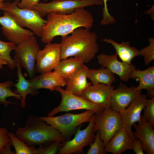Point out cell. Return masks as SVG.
<instances>
[{
	"instance_id": "ffe728a7",
	"label": "cell",
	"mask_w": 154,
	"mask_h": 154,
	"mask_svg": "<svg viewBox=\"0 0 154 154\" xmlns=\"http://www.w3.org/2000/svg\"><path fill=\"white\" fill-rule=\"evenodd\" d=\"M129 78L139 81V84L135 87L136 90H146L149 98H154V65L149 66L144 70L134 69L131 72Z\"/></svg>"
},
{
	"instance_id": "e575fe53",
	"label": "cell",
	"mask_w": 154,
	"mask_h": 154,
	"mask_svg": "<svg viewBox=\"0 0 154 154\" xmlns=\"http://www.w3.org/2000/svg\"><path fill=\"white\" fill-rule=\"evenodd\" d=\"M39 0H21L18 4L20 8L32 9L38 3Z\"/></svg>"
},
{
	"instance_id": "b9f144b4",
	"label": "cell",
	"mask_w": 154,
	"mask_h": 154,
	"mask_svg": "<svg viewBox=\"0 0 154 154\" xmlns=\"http://www.w3.org/2000/svg\"><path fill=\"white\" fill-rule=\"evenodd\" d=\"M1 104V103L0 102V105Z\"/></svg>"
},
{
	"instance_id": "5b68a950",
	"label": "cell",
	"mask_w": 154,
	"mask_h": 154,
	"mask_svg": "<svg viewBox=\"0 0 154 154\" xmlns=\"http://www.w3.org/2000/svg\"><path fill=\"white\" fill-rule=\"evenodd\" d=\"M20 0L13 2L4 3L1 10L10 14L17 23L22 28L30 29L34 35L40 37L43 26L46 22L41 17L38 12L33 9L21 8L18 4Z\"/></svg>"
},
{
	"instance_id": "d6986e66",
	"label": "cell",
	"mask_w": 154,
	"mask_h": 154,
	"mask_svg": "<svg viewBox=\"0 0 154 154\" xmlns=\"http://www.w3.org/2000/svg\"><path fill=\"white\" fill-rule=\"evenodd\" d=\"M29 80L33 87L37 90L45 89L52 92L55 90L57 87L66 85L65 80L54 71L40 74Z\"/></svg>"
},
{
	"instance_id": "52a82bcc",
	"label": "cell",
	"mask_w": 154,
	"mask_h": 154,
	"mask_svg": "<svg viewBox=\"0 0 154 154\" xmlns=\"http://www.w3.org/2000/svg\"><path fill=\"white\" fill-rule=\"evenodd\" d=\"M103 4L102 0H53L46 3L39 2L32 9L37 10L43 18L50 13L69 14L78 8Z\"/></svg>"
},
{
	"instance_id": "f35d334b",
	"label": "cell",
	"mask_w": 154,
	"mask_h": 154,
	"mask_svg": "<svg viewBox=\"0 0 154 154\" xmlns=\"http://www.w3.org/2000/svg\"><path fill=\"white\" fill-rule=\"evenodd\" d=\"M3 6H4L3 2H2L0 3V10H1V9L3 7Z\"/></svg>"
},
{
	"instance_id": "3957f363",
	"label": "cell",
	"mask_w": 154,
	"mask_h": 154,
	"mask_svg": "<svg viewBox=\"0 0 154 154\" xmlns=\"http://www.w3.org/2000/svg\"><path fill=\"white\" fill-rule=\"evenodd\" d=\"M16 135L32 147L45 146L57 141H65L55 128L32 114L29 115L24 127H18Z\"/></svg>"
},
{
	"instance_id": "ac0fdd59",
	"label": "cell",
	"mask_w": 154,
	"mask_h": 154,
	"mask_svg": "<svg viewBox=\"0 0 154 154\" xmlns=\"http://www.w3.org/2000/svg\"><path fill=\"white\" fill-rule=\"evenodd\" d=\"M123 127L111 138L106 147L108 152L113 154H120L129 149H132L134 139Z\"/></svg>"
},
{
	"instance_id": "836d02e7",
	"label": "cell",
	"mask_w": 154,
	"mask_h": 154,
	"mask_svg": "<svg viewBox=\"0 0 154 154\" xmlns=\"http://www.w3.org/2000/svg\"><path fill=\"white\" fill-rule=\"evenodd\" d=\"M8 133L6 128H0V154L5 146L10 142Z\"/></svg>"
},
{
	"instance_id": "e0dca14e",
	"label": "cell",
	"mask_w": 154,
	"mask_h": 154,
	"mask_svg": "<svg viewBox=\"0 0 154 154\" xmlns=\"http://www.w3.org/2000/svg\"><path fill=\"white\" fill-rule=\"evenodd\" d=\"M135 130L132 131L134 139L140 140L143 151L147 154H154V130L153 127L141 115L138 123L132 125Z\"/></svg>"
},
{
	"instance_id": "d590c367",
	"label": "cell",
	"mask_w": 154,
	"mask_h": 154,
	"mask_svg": "<svg viewBox=\"0 0 154 154\" xmlns=\"http://www.w3.org/2000/svg\"><path fill=\"white\" fill-rule=\"evenodd\" d=\"M132 149L136 154H144L141 142L139 139H134Z\"/></svg>"
},
{
	"instance_id": "60d3db41",
	"label": "cell",
	"mask_w": 154,
	"mask_h": 154,
	"mask_svg": "<svg viewBox=\"0 0 154 154\" xmlns=\"http://www.w3.org/2000/svg\"><path fill=\"white\" fill-rule=\"evenodd\" d=\"M48 0H44V2H47Z\"/></svg>"
},
{
	"instance_id": "9c48e42d",
	"label": "cell",
	"mask_w": 154,
	"mask_h": 154,
	"mask_svg": "<svg viewBox=\"0 0 154 154\" xmlns=\"http://www.w3.org/2000/svg\"><path fill=\"white\" fill-rule=\"evenodd\" d=\"M40 49L35 37L30 36L16 45L14 58L19 62L22 68L26 70L31 79L35 76V67L38 51Z\"/></svg>"
},
{
	"instance_id": "9a60e30c",
	"label": "cell",
	"mask_w": 154,
	"mask_h": 154,
	"mask_svg": "<svg viewBox=\"0 0 154 154\" xmlns=\"http://www.w3.org/2000/svg\"><path fill=\"white\" fill-rule=\"evenodd\" d=\"M147 96L145 94H140L127 108L120 113L123 127L133 138L132 127L141 118V112L147 99Z\"/></svg>"
},
{
	"instance_id": "1f68e13d",
	"label": "cell",
	"mask_w": 154,
	"mask_h": 154,
	"mask_svg": "<svg viewBox=\"0 0 154 154\" xmlns=\"http://www.w3.org/2000/svg\"><path fill=\"white\" fill-rule=\"evenodd\" d=\"M143 110V114L142 117L154 127V98L147 100Z\"/></svg>"
},
{
	"instance_id": "5bb4252c",
	"label": "cell",
	"mask_w": 154,
	"mask_h": 154,
	"mask_svg": "<svg viewBox=\"0 0 154 154\" xmlns=\"http://www.w3.org/2000/svg\"><path fill=\"white\" fill-rule=\"evenodd\" d=\"M136 86H128L121 84L116 89L113 90L111 96L110 107L113 110L120 113L126 108L141 93L137 91Z\"/></svg>"
},
{
	"instance_id": "8d00e7d4",
	"label": "cell",
	"mask_w": 154,
	"mask_h": 154,
	"mask_svg": "<svg viewBox=\"0 0 154 154\" xmlns=\"http://www.w3.org/2000/svg\"><path fill=\"white\" fill-rule=\"evenodd\" d=\"M11 145L9 142L5 147L1 154H13L15 153L12 151L11 149Z\"/></svg>"
},
{
	"instance_id": "44dd1931",
	"label": "cell",
	"mask_w": 154,
	"mask_h": 154,
	"mask_svg": "<svg viewBox=\"0 0 154 154\" xmlns=\"http://www.w3.org/2000/svg\"><path fill=\"white\" fill-rule=\"evenodd\" d=\"M88 68L84 64L74 75L65 80L66 86L65 90L77 96H81L82 93L92 85L87 80Z\"/></svg>"
},
{
	"instance_id": "8fae6325",
	"label": "cell",
	"mask_w": 154,
	"mask_h": 154,
	"mask_svg": "<svg viewBox=\"0 0 154 154\" xmlns=\"http://www.w3.org/2000/svg\"><path fill=\"white\" fill-rule=\"evenodd\" d=\"M60 43H46L44 48L39 50L35 67V73H43L52 71L61 60Z\"/></svg>"
},
{
	"instance_id": "8992f818",
	"label": "cell",
	"mask_w": 154,
	"mask_h": 154,
	"mask_svg": "<svg viewBox=\"0 0 154 154\" xmlns=\"http://www.w3.org/2000/svg\"><path fill=\"white\" fill-rule=\"evenodd\" d=\"M123 127L120 113L110 107L95 114L94 131L99 132L105 147L114 135Z\"/></svg>"
},
{
	"instance_id": "cb8c5ba5",
	"label": "cell",
	"mask_w": 154,
	"mask_h": 154,
	"mask_svg": "<svg viewBox=\"0 0 154 154\" xmlns=\"http://www.w3.org/2000/svg\"><path fill=\"white\" fill-rule=\"evenodd\" d=\"M83 60L78 58L71 57L61 60L54 70L64 80L76 74L84 64Z\"/></svg>"
},
{
	"instance_id": "83f0119b",
	"label": "cell",
	"mask_w": 154,
	"mask_h": 154,
	"mask_svg": "<svg viewBox=\"0 0 154 154\" xmlns=\"http://www.w3.org/2000/svg\"><path fill=\"white\" fill-rule=\"evenodd\" d=\"M16 45L11 42H6L0 40V55L6 60L9 68L13 69L16 67L17 63L10 56V53L15 50Z\"/></svg>"
},
{
	"instance_id": "484cf974",
	"label": "cell",
	"mask_w": 154,
	"mask_h": 154,
	"mask_svg": "<svg viewBox=\"0 0 154 154\" xmlns=\"http://www.w3.org/2000/svg\"><path fill=\"white\" fill-rule=\"evenodd\" d=\"M13 84V82L10 80L0 83V102L6 107L9 104H13L7 100V98L12 97L18 100L21 99L20 95L12 90L11 87Z\"/></svg>"
},
{
	"instance_id": "d4e9b609",
	"label": "cell",
	"mask_w": 154,
	"mask_h": 154,
	"mask_svg": "<svg viewBox=\"0 0 154 154\" xmlns=\"http://www.w3.org/2000/svg\"><path fill=\"white\" fill-rule=\"evenodd\" d=\"M87 78L92 82L93 85L103 84L111 85L116 81L114 74L107 68L102 66L98 69L88 68Z\"/></svg>"
},
{
	"instance_id": "2e32d148",
	"label": "cell",
	"mask_w": 154,
	"mask_h": 154,
	"mask_svg": "<svg viewBox=\"0 0 154 154\" xmlns=\"http://www.w3.org/2000/svg\"><path fill=\"white\" fill-rule=\"evenodd\" d=\"M114 87L103 84L91 85L82 94L86 100L105 108H109L112 92Z\"/></svg>"
},
{
	"instance_id": "ab89813d",
	"label": "cell",
	"mask_w": 154,
	"mask_h": 154,
	"mask_svg": "<svg viewBox=\"0 0 154 154\" xmlns=\"http://www.w3.org/2000/svg\"><path fill=\"white\" fill-rule=\"evenodd\" d=\"M11 0H0V3L3 2V1H11Z\"/></svg>"
},
{
	"instance_id": "603a6c76",
	"label": "cell",
	"mask_w": 154,
	"mask_h": 154,
	"mask_svg": "<svg viewBox=\"0 0 154 154\" xmlns=\"http://www.w3.org/2000/svg\"><path fill=\"white\" fill-rule=\"evenodd\" d=\"M101 40L112 44L121 61L127 64H131L132 60L139 56V50L135 47L130 46V43L128 41L118 43L111 39L106 38Z\"/></svg>"
},
{
	"instance_id": "74e56055",
	"label": "cell",
	"mask_w": 154,
	"mask_h": 154,
	"mask_svg": "<svg viewBox=\"0 0 154 154\" xmlns=\"http://www.w3.org/2000/svg\"><path fill=\"white\" fill-rule=\"evenodd\" d=\"M7 63L6 60L0 55V68H3V66L5 65H7Z\"/></svg>"
},
{
	"instance_id": "f1b7e54d",
	"label": "cell",
	"mask_w": 154,
	"mask_h": 154,
	"mask_svg": "<svg viewBox=\"0 0 154 154\" xmlns=\"http://www.w3.org/2000/svg\"><path fill=\"white\" fill-rule=\"evenodd\" d=\"M90 145L87 154H105L108 153L98 131L96 132L94 141Z\"/></svg>"
},
{
	"instance_id": "f546056e",
	"label": "cell",
	"mask_w": 154,
	"mask_h": 154,
	"mask_svg": "<svg viewBox=\"0 0 154 154\" xmlns=\"http://www.w3.org/2000/svg\"><path fill=\"white\" fill-rule=\"evenodd\" d=\"M61 141H57L47 145L34 147L35 154H55L58 153L62 146Z\"/></svg>"
},
{
	"instance_id": "d6a6232c",
	"label": "cell",
	"mask_w": 154,
	"mask_h": 154,
	"mask_svg": "<svg viewBox=\"0 0 154 154\" xmlns=\"http://www.w3.org/2000/svg\"><path fill=\"white\" fill-rule=\"evenodd\" d=\"M109 0H102L104 7L102 10L103 18L100 22L103 25H107L114 23L115 21L114 17L109 13L107 5V2Z\"/></svg>"
},
{
	"instance_id": "7a4b0ae2",
	"label": "cell",
	"mask_w": 154,
	"mask_h": 154,
	"mask_svg": "<svg viewBox=\"0 0 154 154\" xmlns=\"http://www.w3.org/2000/svg\"><path fill=\"white\" fill-rule=\"evenodd\" d=\"M90 29L80 27L70 35L61 37V60L72 56L88 63L94 58L99 50L98 37Z\"/></svg>"
},
{
	"instance_id": "4316f807",
	"label": "cell",
	"mask_w": 154,
	"mask_h": 154,
	"mask_svg": "<svg viewBox=\"0 0 154 154\" xmlns=\"http://www.w3.org/2000/svg\"><path fill=\"white\" fill-rule=\"evenodd\" d=\"M10 142L14 147L15 154H35L34 147L29 146L11 132L8 133Z\"/></svg>"
},
{
	"instance_id": "7c38bea8",
	"label": "cell",
	"mask_w": 154,
	"mask_h": 154,
	"mask_svg": "<svg viewBox=\"0 0 154 154\" xmlns=\"http://www.w3.org/2000/svg\"><path fill=\"white\" fill-rule=\"evenodd\" d=\"M0 25L6 38L16 45L34 35L32 31L20 26L6 11H3V15L0 16Z\"/></svg>"
},
{
	"instance_id": "4fadbf2b",
	"label": "cell",
	"mask_w": 154,
	"mask_h": 154,
	"mask_svg": "<svg viewBox=\"0 0 154 154\" xmlns=\"http://www.w3.org/2000/svg\"><path fill=\"white\" fill-rule=\"evenodd\" d=\"M116 54L108 55L104 53L98 55L97 58L99 64L108 69L113 74L118 75L123 82H127L130 75L135 69L134 65L128 64L119 60Z\"/></svg>"
},
{
	"instance_id": "30bf717a",
	"label": "cell",
	"mask_w": 154,
	"mask_h": 154,
	"mask_svg": "<svg viewBox=\"0 0 154 154\" xmlns=\"http://www.w3.org/2000/svg\"><path fill=\"white\" fill-rule=\"evenodd\" d=\"M95 114L92 117L87 126L81 130L77 129L75 135L72 139L64 141L58 153L59 154H71L84 152V148L90 145L94 141L95 135L93 130Z\"/></svg>"
},
{
	"instance_id": "277c9868",
	"label": "cell",
	"mask_w": 154,
	"mask_h": 154,
	"mask_svg": "<svg viewBox=\"0 0 154 154\" xmlns=\"http://www.w3.org/2000/svg\"><path fill=\"white\" fill-rule=\"evenodd\" d=\"M93 111L86 110L77 114L68 113L57 116H41L39 118L57 130L65 141L71 139L78 128L83 123L90 121L95 114Z\"/></svg>"
},
{
	"instance_id": "ba28073f",
	"label": "cell",
	"mask_w": 154,
	"mask_h": 154,
	"mask_svg": "<svg viewBox=\"0 0 154 154\" xmlns=\"http://www.w3.org/2000/svg\"><path fill=\"white\" fill-rule=\"evenodd\" d=\"M55 90L60 93L61 100L58 106L48 113V116H54L60 112L80 110H91L96 114L105 108L86 100L82 96H77L63 90L61 87H57Z\"/></svg>"
},
{
	"instance_id": "6da1fadb",
	"label": "cell",
	"mask_w": 154,
	"mask_h": 154,
	"mask_svg": "<svg viewBox=\"0 0 154 154\" xmlns=\"http://www.w3.org/2000/svg\"><path fill=\"white\" fill-rule=\"evenodd\" d=\"M46 16L40 37L42 42L46 44L51 42L56 36L69 35L78 28L90 29L94 22L92 14L84 8L77 9L67 14L50 13Z\"/></svg>"
},
{
	"instance_id": "7402d4cb",
	"label": "cell",
	"mask_w": 154,
	"mask_h": 154,
	"mask_svg": "<svg viewBox=\"0 0 154 154\" xmlns=\"http://www.w3.org/2000/svg\"><path fill=\"white\" fill-rule=\"evenodd\" d=\"M16 62L17 74L18 77L17 82L13 84L16 88L15 92L19 94L21 97V105L24 108L26 106L25 100L27 96L30 94L32 96H36L38 94V90L34 88L29 80H27L24 76L22 72V67L19 61L14 58Z\"/></svg>"
},
{
	"instance_id": "4dcf8cb0",
	"label": "cell",
	"mask_w": 154,
	"mask_h": 154,
	"mask_svg": "<svg viewBox=\"0 0 154 154\" xmlns=\"http://www.w3.org/2000/svg\"><path fill=\"white\" fill-rule=\"evenodd\" d=\"M148 46L139 50V55L143 56L145 64L148 65L154 60V38L150 37L149 39Z\"/></svg>"
}]
</instances>
